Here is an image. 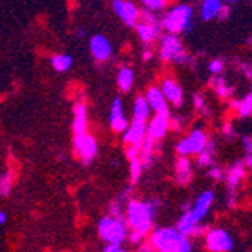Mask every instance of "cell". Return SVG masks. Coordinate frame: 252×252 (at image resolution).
Masks as SVG:
<instances>
[{
    "mask_svg": "<svg viewBox=\"0 0 252 252\" xmlns=\"http://www.w3.org/2000/svg\"><path fill=\"white\" fill-rule=\"evenodd\" d=\"M160 210V199L148 198V199H130L124 209V219L128 230L137 231L147 237L151 233L153 223Z\"/></svg>",
    "mask_w": 252,
    "mask_h": 252,
    "instance_id": "1",
    "label": "cell"
},
{
    "mask_svg": "<svg viewBox=\"0 0 252 252\" xmlns=\"http://www.w3.org/2000/svg\"><path fill=\"white\" fill-rule=\"evenodd\" d=\"M109 126L113 133H124L128 126V120L124 113V103L120 97H115L110 103L109 109Z\"/></svg>",
    "mask_w": 252,
    "mask_h": 252,
    "instance_id": "14",
    "label": "cell"
},
{
    "mask_svg": "<svg viewBox=\"0 0 252 252\" xmlns=\"http://www.w3.org/2000/svg\"><path fill=\"white\" fill-rule=\"evenodd\" d=\"M74 134L88 133V104L83 94H79L73 104V124H71Z\"/></svg>",
    "mask_w": 252,
    "mask_h": 252,
    "instance_id": "13",
    "label": "cell"
},
{
    "mask_svg": "<svg viewBox=\"0 0 252 252\" xmlns=\"http://www.w3.org/2000/svg\"><path fill=\"white\" fill-rule=\"evenodd\" d=\"M193 178V168L189 157H178L175 162V181L180 186H188Z\"/></svg>",
    "mask_w": 252,
    "mask_h": 252,
    "instance_id": "20",
    "label": "cell"
},
{
    "mask_svg": "<svg viewBox=\"0 0 252 252\" xmlns=\"http://www.w3.org/2000/svg\"><path fill=\"white\" fill-rule=\"evenodd\" d=\"M148 243L156 252H192V242L181 236L175 226H162L151 231Z\"/></svg>",
    "mask_w": 252,
    "mask_h": 252,
    "instance_id": "2",
    "label": "cell"
},
{
    "mask_svg": "<svg viewBox=\"0 0 252 252\" xmlns=\"http://www.w3.org/2000/svg\"><path fill=\"white\" fill-rule=\"evenodd\" d=\"M145 139H147V123L136 121V120L128 123L127 128L123 133V142L127 147L139 150Z\"/></svg>",
    "mask_w": 252,
    "mask_h": 252,
    "instance_id": "12",
    "label": "cell"
},
{
    "mask_svg": "<svg viewBox=\"0 0 252 252\" xmlns=\"http://www.w3.org/2000/svg\"><path fill=\"white\" fill-rule=\"evenodd\" d=\"M248 45H252V38H249V39H248Z\"/></svg>",
    "mask_w": 252,
    "mask_h": 252,
    "instance_id": "50",
    "label": "cell"
},
{
    "mask_svg": "<svg viewBox=\"0 0 252 252\" xmlns=\"http://www.w3.org/2000/svg\"><path fill=\"white\" fill-rule=\"evenodd\" d=\"M158 58L165 62H172L183 65L188 62V53L183 47V44L177 35L171 33H163L160 38V50H158Z\"/></svg>",
    "mask_w": 252,
    "mask_h": 252,
    "instance_id": "5",
    "label": "cell"
},
{
    "mask_svg": "<svg viewBox=\"0 0 252 252\" xmlns=\"http://www.w3.org/2000/svg\"><path fill=\"white\" fill-rule=\"evenodd\" d=\"M222 134L226 137V139H234L236 130H234V126L231 124V121L223 123V126H222Z\"/></svg>",
    "mask_w": 252,
    "mask_h": 252,
    "instance_id": "39",
    "label": "cell"
},
{
    "mask_svg": "<svg viewBox=\"0 0 252 252\" xmlns=\"http://www.w3.org/2000/svg\"><path fill=\"white\" fill-rule=\"evenodd\" d=\"M131 113H133V120L136 121H142V123H147L151 117V109L145 100L144 95H139L136 97L134 101H133V109H131Z\"/></svg>",
    "mask_w": 252,
    "mask_h": 252,
    "instance_id": "24",
    "label": "cell"
},
{
    "mask_svg": "<svg viewBox=\"0 0 252 252\" xmlns=\"http://www.w3.org/2000/svg\"><path fill=\"white\" fill-rule=\"evenodd\" d=\"M74 61L68 53H58V55H52L50 56V65L55 71L58 73H66L71 70Z\"/></svg>",
    "mask_w": 252,
    "mask_h": 252,
    "instance_id": "27",
    "label": "cell"
},
{
    "mask_svg": "<svg viewBox=\"0 0 252 252\" xmlns=\"http://www.w3.org/2000/svg\"><path fill=\"white\" fill-rule=\"evenodd\" d=\"M237 65H239V70L245 74V77L252 82V65L248 62H239Z\"/></svg>",
    "mask_w": 252,
    "mask_h": 252,
    "instance_id": "40",
    "label": "cell"
},
{
    "mask_svg": "<svg viewBox=\"0 0 252 252\" xmlns=\"http://www.w3.org/2000/svg\"><path fill=\"white\" fill-rule=\"evenodd\" d=\"M73 150L83 166H91L95 162V158L98 156V142L95 137L89 133L74 134Z\"/></svg>",
    "mask_w": 252,
    "mask_h": 252,
    "instance_id": "6",
    "label": "cell"
},
{
    "mask_svg": "<svg viewBox=\"0 0 252 252\" xmlns=\"http://www.w3.org/2000/svg\"><path fill=\"white\" fill-rule=\"evenodd\" d=\"M236 112L240 118H248L252 115V89L249 91V94L243 100H239V106H237Z\"/></svg>",
    "mask_w": 252,
    "mask_h": 252,
    "instance_id": "32",
    "label": "cell"
},
{
    "mask_svg": "<svg viewBox=\"0 0 252 252\" xmlns=\"http://www.w3.org/2000/svg\"><path fill=\"white\" fill-rule=\"evenodd\" d=\"M139 12H141V9L136 6V3H133L131 0H124L123 9L118 17L123 20L126 26L134 28L137 23H139Z\"/></svg>",
    "mask_w": 252,
    "mask_h": 252,
    "instance_id": "21",
    "label": "cell"
},
{
    "mask_svg": "<svg viewBox=\"0 0 252 252\" xmlns=\"http://www.w3.org/2000/svg\"><path fill=\"white\" fill-rule=\"evenodd\" d=\"M175 230L188 239L190 237H201L207 233V228L204 225H201V222L195 220L193 216L190 215V212L181 213V216L178 218L177 223H175Z\"/></svg>",
    "mask_w": 252,
    "mask_h": 252,
    "instance_id": "11",
    "label": "cell"
},
{
    "mask_svg": "<svg viewBox=\"0 0 252 252\" xmlns=\"http://www.w3.org/2000/svg\"><path fill=\"white\" fill-rule=\"evenodd\" d=\"M192 14H193L192 6L186 3L177 5L160 20V26H162L163 31H166V33H171V35L190 33L193 29Z\"/></svg>",
    "mask_w": 252,
    "mask_h": 252,
    "instance_id": "3",
    "label": "cell"
},
{
    "mask_svg": "<svg viewBox=\"0 0 252 252\" xmlns=\"http://www.w3.org/2000/svg\"><path fill=\"white\" fill-rule=\"evenodd\" d=\"M139 21L145 23V25H150V26H154V25H157V23H160L156 12H151V11H147V9H142L139 12Z\"/></svg>",
    "mask_w": 252,
    "mask_h": 252,
    "instance_id": "35",
    "label": "cell"
},
{
    "mask_svg": "<svg viewBox=\"0 0 252 252\" xmlns=\"http://www.w3.org/2000/svg\"><path fill=\"white\" fill-rule=\"evenodd\" d=\"M124 209H126V202H123L118 196H115L107 205V216L126 220L124 219Z\"/></svg>",
    "mask_w": 252,
    "mask_h": 252,
    "instance_id": "30",
    "label": "cell"
},
{
    "mask_svg": "<svg viewBox=\"0 0 252 252\" xmlns=\"http://www.w3.org/2000/svg\"><path fill=\"white\" fill-rule=\"evenodd\" d=\"M171 110H165L160 113H154V117L147 123V139L153 142H160L166 136L169 130Z\"/></svg>",
    "mask_w": 252,
    "mask_h": 252,
    "instance_id": "10",
    "label": "cell"
},
{
    "mask_svg": "<svg viewBox=\"0 0 252 252\" xmlns=\"http://www.w3.org/2000/svg\"><path fill=\"white\" fill-rule=\"evenodd\" d=\"M6 219H8L6 213L0 210V225H5V223H6Z\"/></svg>",
    "mask_w": 252,
    "mask_h": 252,
    "instance_id": "47",
    "label": "cell"
},
{
    "mask_svg": "<svg viewBox=\"0 0 252 252\" xmlns=\"http://www.w3.org/2000/svg\"><path fill=\"white\" fill-rule=\"evenodd\" d=\"M127 240H128L131 245L139 246L141 243H144V240H145V236H144V234H141V233H137V231H131V230H128Z\"/></svg>",
    "mask_w": 252,
    "mask_h": 252,
    "instance_id": "38",
    "label": "cell"
},
{
    "mask_svg": "<svg viewBox=\"0 0 252 252\" xmlns=\"http://www.w3.org/2000/svg\"><path fill=\"white\" fill-rule=\"evenodd\" d=\"M210 137L207 136L202 128H193L186 137H183V139L178 141L177 144V154L178 157H188V156H198L201 154L205 147H207V142H209Z\"/></svg>",
    "mask_w": 252,
    "mask_h": 252,
    "instance_id": "7",
    "label": "cell"
},
{
    "mask_svg": "<svg viewBox=\"0 0 252 252\" xmlns=\"http://www.w3.org/2000/svg\"><path fill=\"white\" fill-rule=\"evenodd\" d=\"M101 252H128V249H126L123 245H113V243H109L103 248Z\"/></svg>",
    "mask_w": 252,
    "mask_h": 252,
    "instance_id": "42",
    "label": "cell"
},
{
    "mask_svg": "<svg viewBox=\"0 0 252 252\" xmlns=\"http://www.w3.org/2000/svg\"><path fill=\"white\" fill-rule=\"evenodd\" d=\"M246 175V166L243 160H236L230 166H228L226 172H223V177L226 180V188H228V205L234 207L237 204V189L240 186L242 180Z\"/></svg>",
    "mask_w": 252,
    "mask_h": 252,
    "instance_id": "8",
    "label": "cell"
},
{
    "mask_svg": "<svg viewBox=\"0 0 252 252\" xmlns=\"http://www.w3.org/2000/svg\"><path fill=\"white\" fill-rule=\"evenodd\" d=\"M205 248L210 252H233L234 239L222 228H212L204 234Z\"/></svg>",
    "mask_w": 252,
    "mask_h": 252,
    "instance_id": "9",
    "label": "cell"
},
{
    "mask_svg": "<svg viewBox=\"0 0 252 252\" xmlns=\"http://www.w3.org/2000/svg\"><path fill=\"white\" fill-rule=\"evenodd\" d=\"M160 89H162V93L165 95V100L168 103H171L175 109H180L183 106V103H185V94H183V89L175 79L166 77L162 82Z\"/></svg>",
    "mask_w": 252,
    "mask_h": 252,
    "instance_id": "16",
    "label": "cell"
},
{
    "mask_svg": "<svg viewBox=\"0 0 252 252\" xmlns=\"http://www.w3.org/2000/svg\"><path fill=\"white\" fill-rule=\"evenodd\" d=\"M117 83L121 93H130L134 83V71L130 66H121L117 74Z\"/></svg>",
    "mask_w": 252,
    "mask_h": 252,
    "instance_id": "26",
    "label": "cell"
},
{
    "mask_svg": "<svg viewBox=\"0 0 252 252\" xmlns=\"http://www.w3.org/2000/svg\"><path fill=\"white\" fill-rule=\"evenodd\" d=\"M210 86L213 88V91L220 100H228V98H231V95L234 94L233 86L228 85L222 76H213L210 79Z\"/></svg>",
    "mask_w": 252,
    "mask_h": 252,
    "instance_id": "25",
    "label": "cell"
},
{
    "mask_svg": "<svg viewBox=\"0 0 252 252\" xmlns=\"http://www.w3.org/2000/svg\"><path fill=\"white\" fill-rule=\"evenodd\" d=\"M183 127H185V118L180 117V115H171V120H169V128L174 130L175 133H180L183 131Z\"/></svg>",
    "mask_w": 252,
    "mask_h": 252,
    "instance_id": "36",
    "label": "cell"
},
{
    "mask_svg": "<svg viewBox=\"0 0 252 252\" xmlns=\"http://www.w3.org/2000/svg\"><path fill=\"white\" fill-rule=\"evenodd\" d=\"M243 163L246 168H252V153L251 154H246L245 156V160H243Z\"/></svg>",
    "mask_w": 252,
    "mask_h": 252,
    "instance_id": "46",
    "label": "cell"
},
{
    "mask_svg": "<svg viewBox=\"0 0 252 252\" xmlns=\"http://www.w3.org/2000/svg\"><path fill=\"white\" fill-rule=\"evenodd\" d=\"M228 17H230V6L223 5V6L220 8V11H219V14H218L216 18H219L220 21H223V20H226Z\"/></svg>",
    "mask_w": 252,
    "mask_h": 252,
    "instance_id": "44",
    "label": "cell"
},
{
    "mask_svg": "<svg viewBox=\"0 0 252 252\" xmlns=\"http://www.w3.org/2000/svg\"><path fill=\"white\" fill-rule=\"evenodd\" d=\"M128 163H130V181H131V186H136L137 183H139V180L142 177V172H144L142 163H141L139 157L128 160Z\"/></svg>",
    "mask_w": 252,
    "mask_h": 252,
    "instance_id": "31",
    "label": "cell"
},
{
    "mask_svg": "<svg viewBox=\"0 0 252 252\" xmlns=\"http://www.w3.org/2000/svg\"><path fill=\"white\" fill-rule=\"evenodd\" d=\"M196 165L201 169H205V168L210 169V168L216 166V145H215L213 139H209L205 150L196 156Z\"/></svg>",
    "mask_w": 252,
    "mask_h": 252,
    "instance_id": "23",
    "label": "cell"
},
{
    "mask_svg": "<svg viewBox=\"0 0 252 252\" xmlns=\"http://www.w3.org/2000/svg\"><path fill=\"white\" fill-rule=\"evenodd\" d=\"M213 201H215L213 190H204V192H201V195L196 198V201L192 204V209H190V215L193 216V219L201 222L205 216H207L209 210L212 209Z\"/></svg>",
    "mask_w": 252,
    "mask_h": 252,
    "instance_id": "17",
    "label": "cell"
},
{
    "mask_svg": "<svg viewBox=\"0 0 252 252\" xmlns=\"http://www.w3.org/2000/svg\"><path fill=\"white\" fill-rule=\"evenodd\" d=\"M145 100L150 106V109L154 112V113H160V112H165V110H169L168 107V101L165 100V95L162 93V89L158 86H150L145 93Z\"/></svg>",
    "mask_w": 252,
    "mask_h": 252,
    "instance_id": "19",
    "label": "cell"
},
{
    "mask_svg": "<svg viewBox=\"0 0 252 252\" xmlns=\"http://www.w3.org/2000/svg\"><path fill=\"white\" fill-rule=\"evenodd\" d=\"M85 35H86L85 28H79V29H77V36H79V38H83Z\"/></svg>",
    "mask_w": 252,
    "mask_h": 252,
    "instance_id": "48",
    "label": "cell"
},
{
    "mask_svg": "<svg viewBox=\"0 0 252 252\" xmlns=\"http://www.w3.org/2000/svg\"><path fill=\"white\" fill-rule=\"evenodd\" d=\"M207 175H209L210 178H213L215 181H220V180L223 178V171H222L219 166H213V168H210V169L207 171Z\"/></svg>",
    "mask_w": 252,
    "mask_h": 252,
    "instance_id": "41",
    "label": "cell"
},
{
    "mask_svg": "<svg viewBox=\"0 0 252 252\" xmlns=\"http://www.w3.org/2000/svg\"><path fill=\"white\" fill-rule=\"evenodd\" d=\"M209 71L213 76H220V73L223 71V61L222 59H213L209 63Z\"/></svg>",
    "mask_w": 252,
    "mask_h": 252,
    "instance_id": "37",
    "label": "cell"
},
{
    "mask_svg": "<svg viewBox=\"0 0 252 252\" xmlns=\"http://www.w3.org/2000/svg\"><path fill=\"white\" fill-rule=\"evenodd\" d=\"M14 188V174L12 171H5L0 174V198L9 196Z\"/></svg>",
    "mask_w": 252,
    "mask_h": 252,
    "instance_id": "29",
    "label": "cell"
},
{
    "mask_svg": "<svg viewBox=\"0 0 252 252\" xmlns=\"http://www.w3.org/2000/svg\"><path fill=\"white\" fill-rule=\"evenodd\" d=\"M156 151H157V142H153L150 139H145L144 144L139 148V160L142 163V169H151L156 160Z\"/></svg>",
    "mask_w": 252,
    "mask_h": 252,
    "instance_id": "22",
    "label": "cell"
},
{
    "mask_svg": "<svg viewBox=\"0 0 252 252\" xmlns=\"http://www.w3.org/2000/svg\"><path fill=\"white\" fill-rule=\"evenodd\" d=\"M89 52L91 55H93V58L97 61V62H106L110 59L112 56V42L107 39L106 35L103 33H97L94 35L93 38H91L89 41Z\"/></svg>",
    "mask_w": 252,
    "mask_h": 252,
    "instance_id": "15",
    "label": "cell"
},
{
    "mask_svg": "<svg viewBox=\"0 0 252 252\" xmlns=\"http://www.w3.org/2000/svg\"><path fill=\"white\" fill-rule=\"evenodd\" d=\"M169 0H141V3L144 6V9L156 12V11H162L163 8H166Z\"/></svg>",
    "mask_w": 252,
    "mask_h": 252,
    "instance_id": "34",
    "label": "cell"
},
{
    "mask_svg": "<svg viewBox=\"0 0 252 252\" xmlns=\"http://www.w3.org/2000/svg\"><path fill=\"white\" fill-rule=\"evenodd\" d=\"M242 145L246 154L252 153V136H243L242 137Z\"/></svg>",
    "mask_w": 252,
    "mask_h": 252,
    "instance_id": "43",
    "label": "cell"
},
{
    "mask_svg": "<svg viewBox=\"0 0 252 252\" xmlns=\"http://www.w3.org/2000/svg\"><path fill=\"white\" fill-rule=\"evenodd\" d=\"M136 29V33L139 36V39L145 44V45H151L156 39H160L163 36V29L160 26V23L154 26H150V25H145V23H137L134 26Z\"/></svg>",
    "mask_w": 252,
    "mask_h": 252,
    "instance_id": "18",
    "label": "cell"
},
{
    "mask_svg": "<svg viewBox=\"0 0 252 252\" xmlns=\"http://www.w3.org/2000/svg\"><path fill=\"white\" fill-rule=\"evenodd\" d=\"M97 233L106 245H123L128 236V226L126 220L106 215L97 222Z\"/></svg>",
    "mask_w": 252,
    "mask_h": 252,
    "instance_id": "4",
    "label": "cell"
},
{
    "mask_svg": "<svg viewBox=\"0 0 252 252\" xmlns=\"http://www.w3.org/2000/svg\"><path fill=\"white\" fill-rule=\"evenodd\" d=\"M192 101H193V107L198 113H201L202 117H210V107L207 104V100H205V97L201 93H195L192 97Z\"/></svg>",
    "mask_w": 252,
    "mask_h": 252,
    "instance_id": "33",
    "label": "cell"
},
{
    "mask_svg": "<svg viewBox=\"0 0 252 252\" xmlns=\"http://www.w3.org/2000/svg\"><path fill=\"white\" fill-rule=\"evenodd\" d=\"M225 2H228V3H233V2H237V0H225Z\"/></svg>",
    "mask_w": 252,
    "mask_h": 252,
    "instance_id": "49",
    "label": "cell"
},
{
    "mask_svg": "<svg viewBox=\"0 0 252 252\" xmlns=\"http://www.w3.org/2000/svg\"><path fill=\"white\" fill-rule=\"evenodd\" d=\"M222 6V0H204L201 5V18L204 21H210L216 18Z\"/></svg>",
    "mask_w": 252,
    "mask_h": 252,
    "instance_id": "28",
    "label": "cell"
},
{
    "mask_svg": "<svg viewBox=\"0 0 252 252\" xmlns=\"http://www.w3.org/2000/svg\"><path fill=\"white\" fill-rule=\"evenodd\" d=\"M151 58H153V47H151V45H145L144 50H142V59L150 61Z\"/></svg>",
    "mask_w": 252,
    "mask_h": 252,
    "instance_id": "45",
    "label": "cell"
}]
</instances>
